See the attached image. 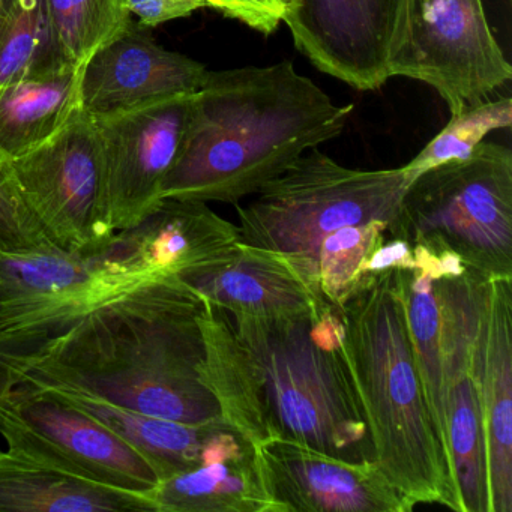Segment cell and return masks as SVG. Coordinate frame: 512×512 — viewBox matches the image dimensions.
I'll return each mask as SVG.
<instances>
[{"mask_svg": "<svg viewBox=\"0 0 512 512\" xmlns=\"http://www.w3.org/2000/svg\"><path fill=\"white\" fill-rule=\"evenodd\" d=\"M202 305L179 278L149 281L50 338L25 380L187 424L220 419L199 374Z\"/></svg>", "mask_w": 512, "mask_h": 512, "instance_id": "6da1fadb", "label": "cell"}, {"mask_svg": "<svg viewBox=\"0 0 512 512\" xmlns=\"http://www.w3.org/2000/svg\"><path fill=\"white\" fill-rule=\"evenodd\" d=\"M352 110L353 104H335L290 61L208 71L161 200L238 205L305 152L340 136Z\"/></svg>", "mask_w": 512, "mask_h": 512, "instance_id": "7a4b0ae2", "label": "cell"}, {"mask_svg": "<svg viewBox=\"0 0 512 512\" xmlns=\"http://www.w3.org/2000/svg\"><path fill=\"white\" fill-rule=\"evenodd\" d=\"M338 308L374 463L415 505L437 503L457 511L448 457L419 376L397 269L374 275Z\"/></svg>", "mask_w": 512, "mask_h": 512, "instance_id": "3957f363", "label": "cell"}, {"mask_svg": "<svg viewBox=\"0 0 512 512\" xmlns=\"http://www.w3.org/2000/svg\"><path fill=\"white\" fill-rule=\"evenodd\" d=\"M230 317L256 365L271 439L353 463L374 461L344 352L340 308L325 304L292 316Z\"/></svg>", "mask_w": 512, "mask_h": 512, "instance_id": "277c9868", "label": "cell"}, {"mask_svg": "<svg viewBox=\"0 0 512 512\" xmlns=\"http://www.w3.org/2000/svg\"><path fill=\"white\" fill-rule=\"evenodd\" d=\"M412 184L401 167L349 169L316 148L238 206L244 244L283 254L319 298V248L347 226L391 224ZM323 299V298H322ZM325 301V299H323Z\"/></svg>", "mask_w": 512, "mask_h": 512, "instance_id": "5b68a950", "label": "cell"}, {"mask_svg": "<svg viewBox=\"0 0 512 512\" xmlns=\"http://www.w3.org/2000/svg\"><path fill=\"white\" fill-rule=\"evenodd\" d=\"M394 238L452 254L473 274L512 278V152L482 142L413 179L388 226Z\"/></svg>", "mask_w": 512, "mask_h": 512, "instance_id": "8992f818", "label": "cell"}, {"mask_svg": "<svg viewBox=\"0 0 512 512\" xmlns=\"http://www.w3.org/2000/svg\"><path fill=\"white\" fill-rule=\"evenodd\" d=\"M11 161L23 200L52 247L94 254L115 238L94 115L80 110L52 139Z\"/></svg>", "mask_w": 512, "mask_h": 512, "instance_id": "52a82bcc", "label": "cell"}, {"mask_svg": "<svg viewBox=\"0 0 512 512\" xmlns=\"http://www.w3.org/2000/svg\"><path fill=\"white\" fill-rule=\"evenodd\" d=\"M389 77L425 83L454 116L503 88L512 67L482 0H406Z\"/></svg>", "mask_w": 512, "mask_h": 512, "instance_id": "ba28073f", "label": "cell"}, {"mask_svg": "<svg viewBox=\"0 0 512 512\" xmlns=\"http://www.w3.org/2000/svg\"><path fill=\"white\" fill-rule=\"evenodd\" d=\"M7 449L85 481L148 497L160 478L148 460L103 422L22 382L0 407Z\"/></svg>", "mask_w": 512, "mask_h": 512, "instance_id": "9c48e42d", "label": "cell"}, {"mask_svg": "<svg viewBox=\"0 0 512 512\" xmlns=\"http://www.w3.org/2000/svg\"><path fill=\"white\" fill-rule=\"evenodd\" d=\"M149 281L157 280L113 271L95 254H0V334L56 337Z\"/></svg>", "mask_w": 512, "mask_h": 512, "instance_id": "30bf717a", "label": "cell"}, {"mask_svg": "<svg viewBox=\"0 0 512 512\" xmlns=\"http://www.w3.org/2000/svg\"><path fill=\"white\" fill-rule=\"evenodd\" d=\"M484 283L467 269L439 277L443 419L457 512H490L484 418L473 368Z\"/></svg>", "mask_w": 512, "mask_h": 512, "instance_id": "8fae6325", "label": "cell"}, {"mask_svg": "<svg viewBox=\"0 0 512 512\" xmlns=\"http://www.w3.org/2000/svg\"><path fill=\"white\" fill-rule=\"evenodd\" d=\"M194 94L172 95L95 116L116 232L130 229L161 202V188L178 164L191 124Z\"/></svg>", "mask_w": 512, "mask_h": 512, "instance_id": "7c38bea8", "label": "cell"}, {"mask_svg": "<svg viewBox=\"0 0 512 512\" xmlns=\"http://www.w3.org/2000/svg\"><path fill=\"white\" fill-rule=\"evenodd\" d=\"M406 0H295L284 23L317 70L358 91H376L403 28Z\"/></svg>", "mask_w": 512, "mask_h": 512, "instance_id": "4fadbf2b", "label": "cell"}, {"mask_svg": "<svg viewBox=\"0 0 512 512\" xmlns=\"http://www.w3.org/2000/svg\"><path fill=\"white\" fill-rule=\"evenodd\" d=\"M272 512H410L415 503L374 461L353 463L292 440L256 446Z\"/></svg>", "mask_w": 512, "mask_h": 512, "instance_id": "5bb4252c", "label": "cell"}, {"mask_svg": "<svg viewBox=\"0 0 512 512\" xmlns=\"http://www.w3.org/2000/svg\"><path fill=\"white\" fill-rule=\"evenodd\" d=\"M239 242V227L208 203L163 199L140 223L116 232L107 247L94 254L121 274L169 280L221 265Z\"/></svg>", "mask_w": 512, "mask_h": 512, "instance_id": "9a60e30c", "label": "cell"}, {"mask_svg": "<svg viewBox=\"0 0 512 512\" xmlns=\"http://www.w3.org/2000/svg\"><path fill=\"white\" fill-rule=\"evenodd\" d=\"M473 368L487 448L490 512H512V278L482 286Z\"/></svg>", "mask_w": 512, "mask_h": 512, "instance_id": "2e32d148", "label": "cell"}, {"mask_svg": "<svg viewBox=\"0 0 512 512\" xmlns=\"http://www.w3.org/2000/svg\"><path fill=\"white\" fill-rule=\"evenodd\" d=\"M29 383L103 422L151 463L160 481L215 461L250 454L256 448L223 418L187 424L134 412L77 389Z\"/></svg>", "mask_w": 512, "mask_h": 512, "instance_id": "e0dca14e", "label": "cell"}, {"mask_svg": "<svg viewBox=\"0 0 512 512\" xmlns=\"http://www.w3.org/2000/svg\"><path fill=\"white\" fill-rule=\"evenodd\" d=\"M206 76L205 65L164 49L148 29L136 25L101 47L85 65L83 109L109 115L172 95L194 94Z\"/></svg>", "mask_w": 512, "mask_h": 512, "instance_id": "ac0fdd59", "label": "cell"}, {"mask_svg": "<svg viewBox=\"0 0 512 512\" xmlns=\"http://www.w3.org/2000/svg\"><path fill=\"white\" fill-rule=\"evenodd\" d=\"M179 280L233 317L292 316L328 304L283 254L242 241L226 262Z\"/></svg>", "mask_w": 512, "mask_h": 512, "instance_id": "d6986e66", "label": "cell"}, {"mask_svg": "<svg viewBox=\"0 0 512 512\" xmlns=\"http://www.w3.org/2000/svg\"><path fill=\"white\" fill-rule=\"evenodd\" d=\"M202 299L197 314L203 337L200 380L217 400L221 418L254 446L260 445L271 439V431L256 365L239 340L230 314Z\"/></svg>", "mask_w": 512, "mask_h": 512, "instance_id": "ffe728a7", "label": "cell"}, {"mask_svg": "<svg viewBox=\"0 0 512 512\" xmlns=\"http://www.w3.org/2000/svg\"><path fill=\"white\" fill-rule=\"evenodd\" d=\"M155 512L142 494L85 481L0 448V512Z\"/></svg>", "mask_w": 512, "mask_h": 512, "instance_id": "44dd1931", "label": "cell"}, {"mask_svg": "<svg viewBox=\"0 0 512 512\" xmlns=\"http://www.w3.org/2000/svg\"><path fill=\"white\" fill-rule=\"evenodd\" d=\"M83 70L65 68L5 89L0 94V151L16 160L58 134L83 109Z\"/></svg>", "mask_w": 512, "mask_h": 512, "instance_id": "7402d4cb", "label": "cell"}, {"mask_svg": "<svg viewBox=\"0 0 512 512\" xmlns=\"http://www.w3.org/2000/svg\"><path fill=\"white\" fill-rule=\"evenodd\" d=\"M148 499L155 512H272L250 454L215 461L158 482Z\"/></svg>", "mask_w": 512, "mask_h": 512, "instance_id": "603a6c76", "label": "cell"}, {"mask_svg": "<svg viewBox=\"0 0 512 512\" xmlns=\"http://www.w3.org/2000/svg\"><path fill=\"white\" fill-rule=\"evenodd\" d=\"M67 67L59 58L47 0H0V94Z\"/></svg>", "mask_w": 512, "mask_h": 512, "instance_id": "cb8c5ba5", "label": "cell"}, {"mask_svg": "<svg viewBox=\"0 0 512 512\" xmlns=\"http://www.w3.org/2000/svg\"><path fill=\"white\" fill-rule=\"evenodd\" d=\"M59 58L80 68L136 26L125 0H47Z\"/></svg>", "mask_w": 512, "mask_h": 512, "instance_id": "d4e9b609", "label": "cell"}, {"mask_svg": "<svg viewBox=\"0 0 512 512\" xmlns=\"http://www.w3.org/2000/svg\"><path fill=\"white\" fill-rule=\"evenodd\" d=\"M388 224L371 221L335 230L319 248L320 295L341 307L368 284L367 268L374 251L385 241Z\"/></svg>", "mask_w": 512, "mask_h": 512, "instance_id": "484cf974", "label": "cell"}, {"mask_svg": "<svg viewBox=\"0 0 512 512\" xmlns=\"http://www.w3.org/2000/svg\"><path fill=\"white\" fill-rule=\"evenodd\" d=\"M512 125V100H485L451 116L449 124L401 169L416 179L427 170L469 157L488 134Z\"/></svg>", "mask_w": 512, "mask_h": 512, "instance_id": "4316f807", "label": "cell"}, {"mask_svg": "<svg viewBox=\"0 0 512 512\" xmlns=\"http://www.w3.org/2000/svg\"><path fill=\"white\" fill-rule=\"evenodd\" d=\"M49 247L20 193L13 161L0 151V254H26Z\"/></svg>", "mask_w": 512, "mask_h": 512, "instance_id": "83f0119b", "label": "cell"}, {"mask_svg": "<svg viewBox=\"0 0 512 512\" xmlns=\"http://www.w3.org/2000/svg\"><path fill=\"white\" fill-rule=\"evenodd\" d=\"M50 338L47 335L0 334V407L43 358Z\"/></svg>", "mask_w": 512, "mask_h": 512, "instance_id": "f1b7e54d", "label": "cell"}, {"mask_svg": "<svg viewBox=\"0 0 512 512\" xmlns=\"http://www.w3.org/2000/svg\"><path fill=\"white\" fill-rule=\"evenodd\" d=\"M293 2L295 0H218L217 10L254 31L271 35L284 22Z\"/></svg>", "mask_w": 512, "mask_h": 512, "instance_id": "f546056e", "label": "cell"}, {"mask_svg": "<svg viewBox=\"0 0 512 512\" xmlns=\"http://www.w3.org/2000/svg\"><path fill=\"white\" fill-rule=\"evenodd\" d=\"M125 4L136 25L143 29L157 28L209 7L208 0H125Z\"/></svg>", "mask_w": 512, "mask_h": 512, "instance_id": "4dcf8cb0", "label": "cell"}, {"mask_svg": "<svg viewBox=\"0 0 512 512\" xmlns=\"http://www.w3.org/2000/svg\"><path fill=\"white\" fill-rule=\"evenodd\" d=\"M208 2H209V7L215 8V10H217L218 0H208Z\"/></svg>", "mask_w": 512, "mask_h": 512, "instance_id": "1f68e13d", "label": "cell"}]
</instances>
